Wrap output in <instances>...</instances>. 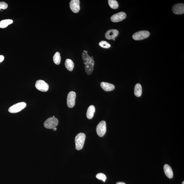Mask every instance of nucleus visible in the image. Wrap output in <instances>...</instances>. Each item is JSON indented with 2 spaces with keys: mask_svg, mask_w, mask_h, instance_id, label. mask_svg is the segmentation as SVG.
<instances>
[{
  "mask_svg": "<svg viewBox=\"0 0 184 184\" xmlns=\"http://www.w3.org/2000/svg\"><path fill=\"white\" fill-rule=\"evenodd\" d=\"M82 58L84 64H85V69L87 75H90L93 73L95 61L90 57L87 53L83 52Z\"/></svg>",
  "mask_w": 184,
  "mask_h": 184,
  "instance_id": "obj_1",
  "label": "nucleus"
},
{
  "mask_svg": "<svg viewBox=\"0 0 184 184\" xmlns=\"http://www.w3.org/2000/svg\"><path fill=\"white\" fill-rule=\"evenodd\" d=\"M85 138L86 135L83 133H79L76 136L75 139V148L77 150H80L83 148Z\"/></svg>",
  "mask_w": 184,
  "mask_h": 184,
  "instance_id": "obj_2",
  "label": "nucleus"
},
{
  "mask_svg": "<svg viewBox=\"0 0 184 184\" xmlns=\"http://www.w3.org/2000/svg\"><path fill=\"white\" fill-rule=\"evenodd\" d=\"M26 104L24 102H21L12 105L8 109L9 112L11 113H16L20 111L26 107Z\"/></svg>",
  "mask_w": 184,
  "mask_h": 184,
  "instance_id": "obj_3",
  "label": "nucleus"
},
{
  "mask_svg": "<svg viewBox=\"0 0 184 184\" xmlns=\"http://www.w3.org/2000/svg\"><path fill=\"white\" fill-rule=\"evenodd\" d=\"M58 120L56 118L50 117L46 120L44 123V127L47 129H53L57 127Z\"/></svg>",
  "mask_w": 184,
  "mask_h": 184,
  "instance_id": "obj_4",
  "label": "nucleus"
},
{
  "mask_svg": "<svg viewBox=\"0 0 184 184\" xmlns=\"http://www.w3.org/2000/svg\"><path fill=\"white\" fill-rule=\"evenodd\" d=\"M150 32L147 31H140L133 34L132 38L135 40H140L147 38L150 35Z\"/></svg>",
  "mask_w": 184,
  "mask_h": 184,
  "instance_id": "obj_5",
  "label": "nucleus"
},
{
  "mask_svg": "<svg viewBox=\"0 0 184 184\" xmlns=\"http://www.w3.org/2000/svg\"><path fill=\"white\" fill-rule=\"evenodd\" d=\"M106 131V123L105 121H101L97 125L96 131L99 136L102 137L105 134Z\"/></svg>",
  "mask_w": 184,
  "mask_h": 184,
  "instance_id": "obj_6",
  "label": "nucleus"
},
{
  "mask_svg": "<svg viewBox=\"0 0 184 184\" xmlns=\"http://www.w3.org/2000/svg\"><path fill=\"white\" fill-rule=\"evenodd\" d=\"M35 87L37 89L43 92L47 91L49 88L48 84L42 80L37 81L36 83Z\"/></svg>",
  "mask_w": 184,
  "mask_h": 184,
  "instance_id": "obj_7",
  "label": "nucleus"
},
{
  "mask_svg": "<svg viewBox=\"0 0 184 184\" xmlns=\"http://www.w3.org/2000/svg\"><path fill=\"white\" fill-rule=\"evenodd\" d=\"M76 97V93L75 92L71 91L68 93L67 98V104L68 107L73 108L75 106Z\"/></svg>",
  "mask_w": 184,
  "mask_h": 184,
  "instance_id": "obj_8",
  "label": "nucleus"
},
{
  "mask_svg": "<svg viewBox=\"0 0 184 184\" xmlns=\"http://www.w3.org/2000/svg\"><path fill=\"white\" fill-rule=\"evenodd\" d=\"M126 17V14L125 13L121 12L118 13L111 16V19L113 22L116 23L122 21Z\"/></svg>",
  "mask_w": 184,
  "mask_h": 184,
  "instance_id": "obj_9",
  "label": "nucleus"
},
{
  "mask_svg": "<svg viewBox=\"0 0 184 184\" xmlns=\"http://www.w3.org/2000/svg\"><path fill=\"white\" fill-rule=\"evenodd\" d=\"M70 8L75 13H77L80 10V2L79 0H72L70 3Z\"/></svg>",
  "mask_w": 184,
  "mask_h": 184,
  "instance_id": "obj_10",
  "label": "nucleus"
},
{
  "mask_svg": "<svg viewBox=\"0 0 184 184\" xmlns=\"http://www.w3.org/2000/svg\"><path fill=\"white\" fill-rule=\"evenodd\" d=\"M173 12L175 14H182L184 13V5L183 3H178L174 5L172 8Z\"/></svg>",
  "mask_w": 184,
  "mask_h": 184,
  "instance_id": "obj_11",
  "label": "nucleus"
},
{
  "mask_svg": "<svg viewBox=\"0 0 184 184\" xmlns=\"http://www.w3.org/2000/svg\"><path fill=\"white\" fill-rule=\"evenodd\" d=\"M119 34L118 30L115 29L109 30L107 31L105 34L106 39L108 40L115 39Z\"/></svg>",
  "mask_w": 184,
  "mask_h": 184,
  "instance_id": "obj_12",
  "label": "nucleus"
},
{
  "mask_svg": "<svg viewBox=\"0 0 184 184\" xmlns=\"http://www.w3.org/2000/svg\"><path fill=\"white\" fill-rule=\"evenodd\" d=\"M100 85L102 89L106 91H113L115 88L113 85L106 82H102L101 83Z\"/></svg>",
  "mask_w": 184,
  "mask_h": 184,
  "instance_id": "obj_13",
  "label": "nucleus"
},
{
  "mask_svg": "<svg viewBox=\"0 0 184 184\" xmlns=\"http://www.w3.org/2000/svg\"><path fill=\"white\" fill-rule=\"evenodd\" d=\"M164 170L166 176L169 178H172L173 177V170L170 166L166 164L164 166Z\"/></svg>",
  "mask_w": 184,
  "mask_h": 184,
  "instance_id": "obj_14",
  "label": "nucleus"
},
{
  "mask_svg": "<svg viewBox=\"0 0 184 184\" xmlns=\"http://www.w3.org/2000/svg\"><path fill=\"white\" fill-rule=\"evenodd\" d=\"M95 112V107L94 106L91 105L88 107L86 113V116L88 119L91 120L93 118Z\"/></svg>",
  "mask_w": 184,
  "mask_h": 184,
  "instance_id": "obj_15",
  "label": "nucleus"
},
{
  "mask_svg": "<svg viewBox=\"0 0 184 184\" xmlns=\"http://www.w3.org/2000/svg\"><path fill=\"white\" fill-rule=\"evenodd\" d=\"M65 66L68 71H72L74 67V64L73 61L71 59H66L65 62Z\"/></svg>",
  "mask_w": 184,
  "mask_h": 184,
  "instance_id": "obj_16",
  "label": "nucleus"
},
{
  "mask_svg": "<svg viewBox=\"0 0 184 184\" xmlns=\"http://www.w3.org/2000/svg\"><path fill=\"white\" fill-rule=\"evenodd\" d=\"M142 87L140 84H137L135 85L134 88V94L137 97L141 96L142 94Z\"/></svg>",
  "mask_w": 184,
  "mask_h": 184,
  "instance_id": "obj_17",
  "label": "nucleus"
},
{
  "mask_svg": "<svg viewBox=\"0 0 184 184\" xmlns=\"http://www.w3.org/2000/svg\"><path fill=\"white\" fill-rule=\"evenodd\" d=\"M13 22L12 20L10 19L3 20L0 22V28H7V26Z\"/></svg>",
  "mask_w": 184,
  "mask_h": 184,
  "instance_id": "obj_18",
  "label": "nucleus"
},
{
  "mask_svg": "<svg viewBox=\"0 0 184 184\" xmlns=\"http://www.w3.org/2000/svg\"><path fill=\"white\" fill-rule=\"evenodd\" d=\"M54 63L57 65L60 64L61 62L60 54L58 52H56L53 57Z\"/></svg>",
  "mask_w": 184,
  "mask_h": 184,
  "instance_id": "obj_19",
  "label": "nucleus"
},
{
  "mask_svg": "<svg viewBox=\"0 0 184 184\" xmlns=\"http://www.w3.org/2000/svg\"><path fill=\"white\" fill-rule=\"evenodd\" d=\"M108 3L110 7L113 9H116L118 8V3L115 0H109L108 1Z\"/></svg>",
  "mask_w": 184,
  "mask_h": 184,
  "instance_id": "obj_20",
  "label": "nucleus"
},
{
  "mask_svg": "<svg viewBox=\"0 0 184 184\" xmlns=\"http://www.w3.org/2000/svg\"><path fill=\"white\" fill-rule=\"evenodd\" d=\"M99 45L101 47L105 48H109L111 47V45L106 41H102L99 43Z\"/></svg>",
  "mask_w": 184,
  "mask_h": 184,
  "instance_id": "obj_21",
  "label": "nucleus"
},
{
  "mask_svg": "<svg viewBox=\"0 0 184 184\" xmlns=\"http://www.w3.org/2000/svg\"><path fill=\"white\" fill-rule=\"evenodd\" d=\"M96 177L98 179L101 180L104 182H105L107 179L105 175L102 173H99L97 174Z\"/></svg>",
  "mask_w": 184,
  "mask_h": 184,
  "instance_id": "obj_22",
  "label": "nucleus"
},
{
  "mask_svg": "<svg viewBox=\"0 0 184 184\" xmlns=\"http://www.w3.org/2000/svg\"><path fill=\"white\" fill-rule=\"evenodd\" d=\"M8 5L7 3L4 2H0V10L1 9H6L8 8Z\"/></svg>",
  "mask_w": 184,
  "mask_h": 184,
  "instance_id": "obj_23",
  "label": "nucleus"
},
{
  "mask_svg": "<svg viewBox=\"0 0 184 184\" xmlns=\"http://www.w3.org/2000/svg\"><path fill=\"white\" fill-rule=\"evenodd\" d=\"M5 57L3 55H0V62H2L4 60Z\"/></svg>",
  "mask_w": 184,
  "mask_h": 184,
  "instance_id": "obj_24",
  "label": "nucleus"
},
{
  "mask_svg": "<svg viewBox=\"0 0 184 184\" xmlns=\"http://www.w3.org/2000/svg\"><path fill=\"white\" fill-rule=\"evenodd\" d=\"M116 184H126L125 183H124V182H117Z\"/></svg>",
  "mask_w": 184,
  "mask_h": 184,
  "instance_id": "obj_25",
  "label": "nucleus"
},
{
  "mask_svg": "<svg viewBox=\"0 0 184 184\" xmlns=\"http://www.w3.org/2000/svg\"><path fill=\"white\" fill-rule=\"evenodd\" d=\"M53 129V130L54 131H55L56 130L57 128H54Z\"/></svg>",
  "mask_w": 184,
  "mask_h": 184,
  "instance_id": "obj_26",
  "label": "nucleus"
},
{
  "mask_svg": "<svg viewBox=\"0 0 184 184\" xmlns=\"http://www.w3.org/2000/svg\"><path fill=\"white\" fill-rule=\"evenodd\" d=\"M83 52H85V53H88V52L87 51H86V50H84Z\"/></svg>",
  "mask_w": 184,
  "mask_h": 184,
  "instance_id": "obj_27",
  "label": "nucleus"
},
{
  "mask_svg": "<svg viewBox=\"0 0 184 184\" xmlns=\"http://www.w3.org/2000/svg\"><path fill=\"white\" fill-rule=\"evenodd\" d=\"M182 184H184V181H183V183H182Z\"/></svg>",
  "mask_w": 184,
  "mask_h": 184,
  "instance_id": "obj_28",
  "label": "nucleus"
},
{
  "mask_svg": "<svg viewBox=\"0 0 184 184\" xmlns=\"http://www.w3.org/2000/svg\"><path fill=\"white\" fill-rule=\"evenodd\" d=\"M53 118H55V116H53Z\"/></svg>",
  "mask_w": 184,
  "mask_h": 184,
  "instance_id": "obj_29",
  "label": "nucleus"
}]
</instances>
